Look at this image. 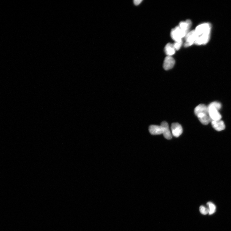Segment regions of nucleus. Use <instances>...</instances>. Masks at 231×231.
Listing matches in <instances>:
<instances>
[{"mask_svg":"<svg viewBox=\"0 0 231 231\" xmlns=\"http://www.w3.org/2000/svg\"><path fill=\"white\" fill-rule=\"evenodd\" d=\"M149 129L150 134L153 135L163 134V129L161 125H151L149 126Z\"/></svg>","mask_w":231,"mask_h":231,"instance_id":"10","label":"nucleus"},{"mask_svg":"<svg viewBox=\"0 0 231 231\" xmlns=\"http://www.w3.org/2000/svg\"><path fill=\"white\" fill-rule=\"evenodd\" d=\"M207 205L209 206V215H211L214 214L216 209V207L214 204L211 202H209L207 203Z\"/></svg>","mask_w":231,"mask_h":231,"instance_id":"13","label":"nucleus"},{"mask_svg":"<svg viewBox=\"0 0 231 231\" xmlns=\"http://www.w3.org/2000/svg\"><path fill=\"white\" fill-rule=\"evenodd\" d=\"M182 44L183 41L182 40L175 42V43L174 44H173V45H174V47L176 50L178 51V50H179L180 49L181 47H182Z\"/></svg>","mask_w":231,"mask_h":231,"instance_id":"15","label":"nucleus"},{"mask_svg":"<svg viewBox=\"0 0 231 231\" xmlns=\"http://www.w3.org/2000/svg\"><path fill=\"white\" fill-rule=\"evenodd\" d=\"M211 28L210 24L208 23H204L196 27L195 31L199 37L204 34L210 33Z\"/></svg>","mask_w":231,"mask_h":231,"instance_id":"5","label":"nucleus"},{"mask_svg":"<svg viewBox=\"0 0 231 231\" xmlns=\"http://www.w3.org/2000/svg\"><path fill=\"white\" fill-rule=\"evenodd\" d=\"M192 25V22L190 20H187L185 22H180L179 26L180 28L187 33Z\"/></svg>","mask_w":231,"mask_h":231,"instance_id":"12","label":"nucleus"},{"mask_svg":"<svg viewBox=\"0 0 231 231\" xmlns=\"http://www.w3.org/2000/svg\"><path fill=\"white\" fill-rule=\"evenodd\" d=\"M187 33L181 29L180 27L177 26L172 30L171 36L173 40L175 42L182 40V38L185 37Z\"/></svg>","mask_w":231,"mask_h":231,"instance_id":"3","label":"nucleus"},{"mask_svg":"<svg viewBox=\"0 0 231 231\" xmlns=\"http://www.w3.org/2000/svg\"><path fill=\"white\" fill-rule=\"evenodd\" d=\"M186 42L184 44L185 47H187L195 44L198 39V36L195 30L188 33L185 37Z\"/></svg>","mask_w":231,"mask_h":231,"instance_id":"4","label":"nucleus"},{"mask_svg":"<svg viewBox=\"0 0 231 231\" xmlns=\"http://www.w3.org/2000/svg\"><path fill=\"white\" fill-rule=\"evenodd\" d=\"M161 126L163 129V134L164 137L168 140L171 139L172 138L171 132L169 129L168 123L165 121H163L161 123Z\"/></svg>","mask_w":231,"mask_h":231,"instance_id":"8","label":"nucleus"},{"mask_svg":"<svg viewBox=\"0 0 231 231\" xmlns=\"http://www.w3.org/2000/svg\"><path fill=\"white\" fill-rule=\"evenodd\" d=\"M176 49L173 44L168 43L166 45L164 48L165 52L167 56L174 55L175 53Z\"/></svg>","mask_w":231,"mask_h":231,"instance_id":"11","label":"nucleus"},{"mask_svg":"<svg viewBox=\"0 0 231 231\" xmlns=\"http://www.w3.org/2000/svg\"><path fill=\"white\" fill-rule=\"evenodd\" d=\"M171 129L172 135L176 137H179L183 133L182 127L178 123H173L171 125Z\"/></svg>","mask_w":231,"mask_h":231,"instance_id":"6","label":"nucleus"},{"mask_svg":"<svg viewBox=\"0 0 231 231\" xmlns=\"http://www.w3.org/2000/svg\"><path fill=\"white\" fill-rule=\"evenodd\" d=\"M175 63V60L172 56H167L164 59L163 68L165 70H170L174 66Z\"/></svg>","mask_w":231,"mask_h":231,"instance_id":"7","label":"nucleus"},{"mask_svg":"<svg viewBox=\"0 0 231 231\" xmlns=\"http://www.w3.org/2000/svg\"><path fill=\"white\" fill-rule=\"evenodd\" d=\"M222 107L221 104L217 102H211L208 106L209 115L211 121L221 120L222 115L219 111Z\"/></svg>","mask_w":231,"mask_h":231,"instance_id":"2","label":"nucleus"},{"mask_svg":"<svg viewBox=\"0 0 231 231\" xmlns=\"http://www.w3.org/2000/svg\"><path fill=\"white\" fill-rule=\"evenodd\" d=\"M142 1V0L141 1V0H135V1H134V3L135 5H139Z\"/></svg>","mask_w":231,"mask_h":231,"instance_id":"16","label":"nucleus"},{"mask_svg":"<svg viewBox=\"0 0 231 231\" xmlns=\"http://www.w3.org/2000/svg\"><path fill=\"white\" fill-rule=\"evenodd\" d=\"M194 113L199 120L204 125H207L211 121L209 117L208 106L203 104H200L194 110Z\"/></svg>","mask_w":231,"mask_h":231,"instance_id":"1","label":"nucleus"},{"mask_svg":"<svg viewBox=\"0 0 231 231\" xmlns=\"http://www.w3.org/2000/svg\"><path fill=\"white\" fill-rule=\"evenodd\" d=\"M199 211L200 213L203 215H206L209 213V209L203 206H200Z\"/></svg>","mask_w":231,"mask_h":231,"instance_id":"14","label":"nucleus"},{"mask_svg":"<svg viewBox=\"0 0 231 231\" xmlns=\"http://www.w3.org/2000/svg\"><path fill=\"white\" fill-rule=\"evenodd\" d=\"M211 122L213 128L218 131H221L225 128L224 123L221 120L212 121Z\"/></svg>","mask_w":231,"mask_h":231,"instance_id":"9","label":"nucleus"}]
</instances>
